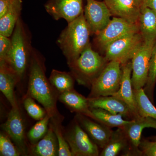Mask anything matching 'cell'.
<instances>
[{
    "instance_id": "obj_7",
    "label": "cell",
    "mask_w": 156,
    "mask_h": 156,
    "mask_svg": "<svg viewBox=\"0 0 156 156\" xmlns=\"http://www.w3.org/2000/svg\"><path fill=\"white\" fill-rule=\"evenodd\" d=\"M64 136L73 156H98L100 155L99 147L76 120Z\"/></svg>"
},
{
    "instance_id": "obj_5",
    "label": "cell",
    "mask_w": 156,
    "mask_h": 156,
    "mask_svg": "<svg viewBox=\"0 0 156 156\" xmlns=\"http://www.w3.org/2000/svg\"><path fill=\"white\" fill-rule=\"evenodd\" d=\"M122 70L118 61L108 62L96 79L92 82L88 98L114 95L121 86Z\"/></svg>"
},
{
    "instance_id": "obj_8",
    "label": "cell",
    "mask_w": 156,
    "mask_h": 156,
    "mask_svg": "<svg viewBox=\"0 0 156 156\" xmlns=\"http://www.w3.org/2000/svg\"><path fill=\"white\" fill-rule=\"evenodd\" d=\"M139 32L138 24L114 17L103 30L96 35V44L103 50L108 45L118 39L131 34Z\"/></svg>"
},
{
    "instance_id": "obj_26",
    "label": "cell",
    "mask_w": 156,
    "mask_h": 156,
    "mask_svg": "<svg viewBox=\"0 0 156 156\" xmlns=\"http://www.w3.org/2000/svg\"><path fill=\"white\" fill-rule=\"evenodd\" d=\"M134 91L139 115L151 117L156 120V108L144 88L134 89Z\"/></svg>"
},
{
    "instance_id": "obj_30",
    "label": "cell",
    "mask_w": 156,
    "mask_h": 156,
    "mask_svg": "<svg viewBox=\"0 0 156 156\" xmlns=\"http://www.w3.org/2000/svg\"><path fill=\"white\" fill-rule=\"evenodd\" d=\"M11 138L5 133L0 134V156H19L21 152L15 144H13Z\"/></svg>"
},
{
    "instance_id": "obj_10",
    "label": "cell",
    "mask_w": 156,
    "mask_h": 156,
    "mask_svg": "<svg viewBox=\"0 0 156 156\" xmlns=\"http://www.w3.org/2000/svg\"><path fill=\"white\" fill-rule=\"evenodd\" d=\"M84 16L91 34L95 35L105 28L112 16L104 1L86 0Z\"/></svg>"
},
{
    "instance_id": "obj_36",
    "label": "cell",
    "mask_w": 156,
    "mask_h": 156,
    "mask_svg": "<svg viewBox=\"0 0 156 156\" xmlns=\"http://www.w3.org/2000/svg\"><path fill=\"white\" fill-rule=\"evenodd\" d=\"M138 2H139L140 3V5H141V6L142 5L143 1V0H138Z\"/></svg>"
},
{
    "instance_id": "obj_24",
    "label": "cell",
    "mask_w": 156,
    "mask_h": 156,
    "mask_svg": "<svg viewBox=\"0 0 156 156\" xmlns=\"http://www.w3.org/2000/svg\"><path fill=\"white\" fill-rule=\"evenodd\" d=\"M95 121L110 128H117L123 129L130 122L131 120H126L121 114H114L101 108H92Z\"/></svg>"
},
{
    "instance_id": "obj_20",
    "label": "cell",
    "mask_w": 156,
    "mask_h": 156,
    "mask_svg": "<svg viewBox=\"0 0 156 156\" xmlns=\"http://www.w3.org/2000/svg\"><path fill=\"white\" fill-rule=\"evenodd\" d=\"M58 99L71 111L83 115L95 120L89 107L88 98L78 93L74 89L59 94Z\"/></svg>"
},
{
    "instance_id": "obj_29",
    "label": "cell",
    "mask_w": 156,
    "mask_h": 156,
    "mask_svg": "<svg viewBox=\"0 0 156 156\" xmlns=\"http://www.w3.org/2000/svg\"><path fill=\"white\" fill-rule=\"evenodd\" d=\"M156 83V41L154 43L152 49L149 71L147 83L144 90L150 99L153 98V93Z\"/></svg>"
},
{
    "instance_id": "obj_32",
    "label": "cell",
    "mask_w": 156,
    "mask_h": 156,
    "mask_svg": "<svg viewBox=\"0 0 156 156\" xmlns=\"http://www.w3.org/2000/svg\"><path fill=\"white\" fill-rule=\"evenodd\" d=\"M11 48V39L0 34V62L6 61Z\"/></svg>"
},
{
    "instance_id": "obj_23",
    "label": "cell",
    "mask_w": 156,
    "mask_h": 156,
    "mask_svg": "<svg viewBox=\"0 0 156 156\" xmlns=\"http://www.w3.org/2000/svg\"><path fill=\"white\" fill-rule=\"evenodd\" d=\"M22 9V0H14L10 9L2 17L0 18V34L11 36Z\"/></svg>"
},
{
    "instance_id": "obj_15",
    "label": "cell",
    "mask_w": 156,
    "mask_h": 156,
    "mask_svg": "<svg viewBox=\"0 0 156 156\" xmlns=\"http://www.w3.org/2000/svg\"><path fill=\"white\" fill-rule=\"evenodd\" d=\"M112 15L138 24L141 6L138 0H104Z\"/></svg>"
},
{
    "instance_id": "obj_35",
    "label": "cell",
    "mask_w": 156,
    "mask_h": 156,
    "mask_svg": "<svg viewBox=\"0 0 156 156\" xmlns=\"http://www.w3.org/2000/svg\"><path fill=\"white\" fill-rule=\"evenodd\" d=\"M141 7H147L156 12V0H143Z\"/></svg>"
},
{
    "instance_id": "obj_4",
    "label": "cell",
    "mask_w": 156,
    "mask_h": 156,
    "mask_svg": "<svg viewBox=\"0 0 156 156\" xmlns=\"http://www.w3.org/2000/svg\"><path fill=\"white\" fill-rule=\"evenodd\" d=\"M108 62L105 57H102L92 49L90 43L79 58L68 66L78 83L91 87Z\"/></svg>"
},
{
    "instance_id": "obj_2",
    "label": "cell",
    "mask_w": 156,
    "mask_h": 156,
    "mask_svg": "<svg viewBox=\"0 0 156 156\" xmlns=\"http://www.w3.org/2000/svg\"><path fill=\"white\" fill-rule=\"evenodd\" d=\"M91 34L84 12L62 31L57 44L67 59L68 65L76 60L90 44Z\"/></svg>"
},
{
    "instance_id": "obj_3",
    "label": "cell",
    "mask_w": 156,
    "mask_h": 156,
    "mask_svg": "<svg viewBox=\"0 0 156 156\" xmlns=\"http://www.w3.org/2000/svg\"><path fill=\"white\" fill-rule=\"evenodd\" d=\"M11 37V51L5 62L13 69L20 81L29 65L32 50L29 36L21 18L17 21Z\"/></svg>"
},
{
    "instance_id": "obj_18",
    "label": "cell",
    "mask_w": 156,
    "mask_h": 156,
    "mask_svg": "<svg viewBox=\"0 0 156 156\" xmlns=\"http://www.w3.org/2000/svg\"><path fill=\"white\" fill-rule=\"evenodd\" d=\"M102 149L99 156H117L121 154L130 156L133 154L130 142L122 128H118L115 131H113L108 143Z\"/></svg>"
},
{
    "instance_id": "obj_17",
    "label": "cell",
    "mask_w": 156,
    "mask_h": 156,
    "mask_svg": "<svg viewBox=\"0 0 156 156\" xmlns=\"http://www.w3.org/2000/svg\"><path fill=\"white\" fill-rule=\"evenodd\" d=\"M88 98L90 109H103L114 114H121L124 118L131 120L134 118L127 105L114 95Z\"/></svg>"
},
{
    "instance_id": "obj_22",
    "label": "cell",
    "mask_w": 156,
    "mask_h": 156,
    "mask_svg": "<svg viewBox=\"0 0 156 156\" xmlns=\"http://www.w3.org/2000/svg\"><path fill=\"white\" fill-rule=\"evenodd\" d=\"M58 141L52 126L49 124L47 134L36 144H32L30 153L36 156H58Z\"/></svg>"
},
{
    "instance_id": "obj_6",
    "label": "cell",
    "mask_w": 156,
    "mask_h": 156,
    "mask_svg": "<svg viewBox=\"0 0 156 156\" xmlns=\"http://www.w3.org/2000/svg\"><path fill=\"white\" fill-rule=\"evenodd\" d=\"M140 32L128 35L111 43L104 50L108 61H118L124 64L131 60L143 43Z\"/></svg>"
},
{
    "instance_id": "obj_11",
    "label": "cell",
    "mask_w": 156,
    "mask_h": 156,
    "mask_svg": "<svg viewBox=\"0 0 156 156\" xmlns=\"http://www.w3.org/2000/svg\"><path fill=\"white\" fill-rule=\"evenodd\" d=\"M45 8L53 19L56 20L65 19L68 23L84 12L83 0H48Z\"/></svg>"
},
{
    "instance_id": "obj_1",
    "label": "cell",
    "mask_w": 156,
    "mask_h": 156,
    "mask_svg": "<svg viewBox=\"0 0 156 156\" xmlns=\"http://www.w3.org/2000/svg\"><path fill=\"white\" fill-rule=\"evenodd\" d=\"M29 66L27 96L41 103L50 118L58 115L56 102L59 94L46 77L44 62L37 51L33 48Z\"/></svg>"
},
{
    "instance_id": "obj_19",
    "label": "cell",
    "mask_w": 156,
    "mask_h": 156,
    "mask_svg": "<svg viewBox=\"0 0 156 156\" xmlns=\"http://www.w3.org/2000/svg\"><path fill=\"white\" fill-rule=\"evenodd\" d=\"M19 81L10 66L5 61L0 62V90L12 107L17 106L14 94L15 85Z\"/></svg>"
},
{
    "instance_id": "obj_25",
    "label": "cell",
    "mask_w": 156,
    "mask_h": 156,
    "mask_svg": "<svg viewBox=\"0 0 156 156\" xmlns=\"http://www.w3.org/2000/svg\"><path fill=\"white\" fill-rule=\"evenodd\" d=\"M49 80L59 94L74 89V78L71 73L53 69Z\"/></svg>"
},
{
    "instance_id": "obj_21",
    "label": "cell",
    "mask_w": 156,
    "mask_h": 156,
    "mask_svg": "<svg viewBox=\"0 0 156 156\" xmlns=\"http://www.w3.org/2000/svg\"><path fill=\"white\" fill-rule=\"evenodd\" d=\"M138 25L144 41L154 43L156 41V12L147 7H141Z\"/></svg>"
},
{
    "instance_id": "obj_34",
    "label": "cell",
    "mask_w": 156,
    "mask_h": 156,
    "mask_svg": "<svg viewBox=\"0 0 156 156\" xmlns=\"http://www.w3.org/2000/svg\"><path fill=\"white\" fill-rule=\"evenodd\" d=\"M14 0H0V18L6 14Z\"/></svg>"
},
{
    "instance_id": "obj_31",
    "label": "cell",
    "mask_w": 156,
    "mask_h": 156,
    "mask_svg": "<svg viewBox=\"0 0 156 156\" xmlns=\"http://www.w3.org/2000/svg\"><path fill=\"white\" fill-rule=\"evenodd\" d=\"M23 104L28 114L34 119L39 121L47 115L45 109L38 105L31 97L26 96L23 100Z\"/></svg>"
},
{
    "instance_id": "obj_14",
    "label": "cell",
    "mask_w": 156,
    "mask_h": 156,
    "mask_svg": "<svg viewBox=\"0 0 156 156\" xmlns=\"http://www.w3.org/2000/svg\"><path fill=\"white\" fill-rule=\"evenodd\" d=\"M149 128L156 129V120L139 115L131 120L123 128L130 142L133 154L141 155L139 148L141 134L144 128Z\"/></svg>"
},
{
    "instance_id": "obj_12",
    "label": "cell",
    "mask_w": 156,
    "mask_h": 156,
    "mask_svg": "<svg viewBox=\"0 0 156 156\" xmlns=\"http://www.w3.org/2000/svg\"><path fill=\"white\" fill-rule=\"evenodd\" d=\"M1 126L5 133L13 140L22 155H26L27 151L24 123L18 105L12 107L7 120Z\"/></svg>"
},
{
    "instance_id": "obj_16",
    "label": "cell",
    "mask_w": 156,
    "mask_h": 156,
    "mask_svg": "<svg viewBox=\"0 0 156 156\" xmlns=\"http://www.w3.org/2000/svg\"><path fill=\"white\" fill-rule=\"evenodd\" d=\"M122 75L121 86L114 96L119 98L127 105L134 115V118L139 115L137 111V106L134 89L131 81L132 66L131 62L128 61L124 64H122Z\"/></svg>"
},
{
    "instance_id": "obj_13",
    "label": "cell",
    "mask_w": 156,
    "mask_h": 156,
    "mask_svg": "<svg viewBox=\"0 0 156 156\" xmlns=\"http://www.w3.org/2000/svg\"><path fill=\"white\" fill-rule=\"evenodd\" d=\"M75 120L98 147L103 149L112 133L111 128L80 114L76 113Z\"/></svg>"
},
{
    "instance_id": "obj_9",
    "label": "cell",
    "mask_w": 156,
    "mask_h": 156,
    "mask_svg": "<svg viewBox=\"0 0 156 156\" xmlns=\"http://www.w3.org/2000/svg\"><path fill=\"white\" fill-rule=\"evenodd\" d=\"M154 44L144 41L131 58V81L134 89L143 88L147 83Z\"/></svg>"
},
{
    "instance_id": "obj_33",
    "label": "cell",
    "mask_w": 156,
    "mask_h": 156,
    "mask_svg": "<svg viewBox=\"0 0 156 156\" xmlns=\"http://www.w3.org/2000/svg\"><path fill=\"white\" fill-rule=\"evenodd\" d=\"M139 148L141 155L156 156V141L142 140L140 144Z\"/></svg>"
},
{
    "instance_id": "obj_27",
    "label": "cell",
    "mask_w": 156,
    "mask_h": 156,
    "mask_svg": "<svg viewBox=\"0 0 156 156\" xmlns=\"http://www.w3.org/2000/svg\"><path fill=\"white\" fill-rule=\"evenodd\" d=\"M50 124L56 134L58 146V156H73L68 144L62 129L61 117L60 115L50 118Z\"/></svg>"
},
{
    "instance_id": "obj_28",
    "label": "cell",
    "mask_w": 156,
    "mask_h": 156,
    "mask_svg": "<svg viewBox=\"0 0 156 156\" xmlns=\"http://www.w3.org/2000/svg\"><path fill=\"white\" fill-rule=\"evenodd\" d=\"M50 117L48 114L39 120L27 133V137L32 144H35L45 136L48 131Z\"/></svg>"
}]
</instances>
